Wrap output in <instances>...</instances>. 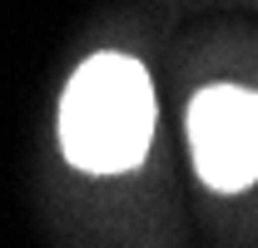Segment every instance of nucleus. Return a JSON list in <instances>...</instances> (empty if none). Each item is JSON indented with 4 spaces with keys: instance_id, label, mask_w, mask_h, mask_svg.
<instances>
[{
    "instance_id": "nucleus-1",
    "label": "nucleus",
    "mask_w": 258,
    "mask_h": 248,
    "mask_svg": "<svg viewBox=\"0 0 258 248\" xmlns=\"http://www.w3.org/2000/svg\"><path fill=\"white\" fill-rule=\"evenodd\" d=\"M154 139V85L129 55L85 60L60 99L64 159L85 174H124L149 154Z\"/></svg>"
},
{
    "instance_id": "nucleus-2",
    "label": "nucleus",
    "mask_w": 258,
    "mask_h": 248,
    "mask_svg": "<svg viewBox=\"0 0 258 248\" xmlns=\"http://www.w3.org/2000/svg\"><path fill=\"white\" fill-rule=\"evenodd\" d=\"M189 149L199 179L219 194H238L258 179V114L238 85H209L189 99Z\"/></svg>"
},
{
    "instance_id": "nucleus-3",
    "label": "nucleus",
    "mask_w": 258,
    "mask_h": 248,
    "mask_svg": "<svg viewBox=\"0 0 258 248\" xmlns=\"http://www.w3.org/2000/svg\"><path fill=\"white\" fill-rule=\"evenodd\" d=\"M253 114H258V94H253Z\"/></svg>"
}]
</instances>
